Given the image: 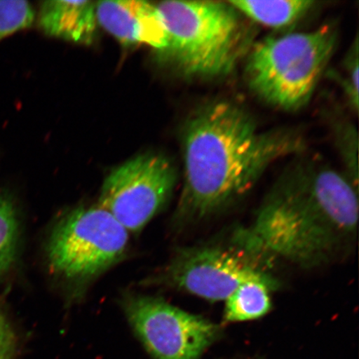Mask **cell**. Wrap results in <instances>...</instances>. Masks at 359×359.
Wrapping results in <instances>:
<instances>
[{"instance_id": "6da1fadb", "label": "cell", "mask_w": 359, "mask_h": 359, "mask_svg": "<svg viewBox=\"0 0 359 359\" xmlns=\"http://www.w3.org/2000/svg\"><path fill=\"white\" fill-rule=\"evenodd\" d=\"M304 147L298 133L262 131L234 102L201 107L184 129L185 172L175 222L182 226L219 212L252 189L276 161Z\"/></svg>"}, {"instance_id": "7a4b0ae2", "label": "cell", "mask_w": 359, "mask_h": 359, "mask_svg": "<svg viewBox=\"0 0 359 359\" xmlns=\"http://www.w3.org/2000/svg\"><path fill=\"white\" fill-rule=\"evenodd\" d=\"M358 221V188L346 175L299 164L279 179L236 240L254 254L318 267L352 246Z\"/></svg>"}, {"instance_id": "3957f363", "label": "cell", "mask_w": 359, "mask_h": 359, "mask_svg": "<svg viewBox=\"0 0 359 359\" xmlns=\"http://www.w3.org/2000/svg\"><path fill=\"white\" fill-rule=\"evenodd\" d=\"M167 32L161 55L187 77L230 74L243 48L240 17L228 2L165 1L156 4Z\"/></svg>"}, {"instance_id": "277c9868", "label": "cell", "mask_w": 359, "mask_h": 359, "mask_svg": "<svg viewBox=\"0 0 359 359\" xmlns=\"http://www.w3.org/2000/svg\"><path fill=\"white\" fill-rule=\"evenodd\" d=\"M336 43V31L327 26L264 39L255 45L247 60V83L269 104L299 110L311 101Z\"/></svg>"}, {"instance_id": "5b68a950", "label": "cell", "mask_w": 359, "mask_h": 359, "mask_svg": "<svg viewBox=\"0 0 359 359\" xmlns=\"http://www.w3.org/2000/svg\"><path fill=\"white\" fill-rule=\"evenodd\" d=\"M129 232L100 205L79 206L55 223L46 245L52 273L72 284H86L118 263Z\"/></svg>"}, {"instance_id": "8992f818", "label": "cell", "mask_w": 359, "mask_h": 359, "mask_svg": "<svg viewBox=\"0 0 359 359\" xmlns=\"http://www.w3.org/2000/svg\"><path fill=\"white\" fill-rule=\"evenodd\" d=\"M257 257L241 245L239 250L213 245L186 247L178 250L167 266L144 282L209 302H226L245 282L273 280L259 266Z\"/></svg>"}, {"instance_id": "52a82bcc", "label": "cell", "mask_w": 359, "mask_h": 359, "mask_svg": "<svg viewBox=\"0 0 359 359\" xmlns=\"http://www.w3.org/2000/svg\"><path fill=\"white\" fill-rule=\"evenodd\" d=\"M121 305L130 326L154 359H200L217 342L221 326L160 298L126 294Z\"/></svg>"}, {"instance_id": "ba28073f", "label": "cell", "mask_w": 359, "mask_h": 359, "mask_svg": "<svg viewBox=\"0 0 359 359\" xmlns=\"http://www.w3.org/2000/svg\"><path fill=\"white\" fill-rule=\"evenodd\" d=\"M176 183V168L167 157L138 155L106 177L98 205L128 232L137 233L167 205Z\"/></svg>"}, {"instance_id": "9c48e42d", "label": "cell", "mask_w": 359, "mask_h": 359, "mask_svg": "<svg viewBox=\"0 0 359 359\" xmlns=\"http://www.w3.org/2000/svg\"><path fill=\"white\" fill-rule=\"evenodd\" d=\"M97 25L123 46L147 44L163 52L168 44L163 19L155 4L136 0L96 3Z\"/></svg>"}, {"instance_id": "30bf717a", "label": "cell", "mask_w": 359, "mask_h": 359, "mask_svg": "<svg viewBox=\"0 0 359 359\" xmlns=\"http://www.w3.org/2000/svg\"><path fill=\"white\" fill-rule=\"evenodd\" d=\"M39 25L51 37L89 45L96 38V3L53 0L42 3Z\"/></svg>"}, {"instance_id": "8fae6325", "label": "cell", "mask_w": 359, "mask_h": 359, "mask_svg": "<svg viewBox=\"0 0 359 359\" xmlns=\"http://www.w3.org/2000/svg\"><path fill=\"white\" fill-rule=\"evenodd\" d=\"M276 281L251 280L244 283L233 292L226 302L224 320L236 323L258 320L271 311V292Z\"/></svg>"}, {"instance_id": "7c38bea8", "label": "cell", "mask_w": 359, "mask_h": 359, "mask_svg": "<svg viewBox=\"0 0 359 359\" xmlns=\"http://www.w3.org/2000/svg\"><path fill=\"white\" fill-rule=\"evenodd\" d=\"M227 2L238 13H243L258 24L275 29L284 28L302 19L316 3L312 0H231Z\"/></svg>"}, {"instance_id": "4fadbf2b", "label": "cell", "mask_w": 359, "mask_h": 359, "mask_svg": "<svg viewBox=\"0 0 359 359\" xmlns=\"http://www.w3.org/2000/svg\"><path fill=\"white\" fill-rule=\"evenodd\" d=\"M20 221L13 201L0 194V279L15 263L20 245Z\"/></svg>"}, {"instance_id": "5bb4252c", "label": "cell", "mask_w": 359, "mask_h": 359, "mask_svg": "<svg viewBox=\"0 0 359 359\" xmlns=\"http://www.w3.org/2000/svg\"><path fill=\"white\" fill-rule=\"evenodd\" d=\"M35 20L34 10L22 0H0V42L20 31L30 28Z\"/></svg>"}, {"instance_id": "9a60e30c", "label": "cell", "mask_w": 359, "mask_h": 359, "mask_svg": "<svg viewBox=\"0 0 359 359\" xmlns=\"http://www.w3.org/2000/svg\"><path fill=\"white\" fill-rule=\"evenodd\" d=\"M339 140L341 154L346 165V176L354 186L358 188V133L351 126L344 127Z\"/></svg>"}, {"instance_id": "2e32d148", "label": "cell", "mask_w": 359, "mask_h": 359, "mask_svg": "<svg viewBox=\"0 0 359 359\" xmlns=\"http://www.w3.org/2000/svg\"><path fill=\"white\" fill-rule=\"evenodd\" d=\"M346 80L344 81V87L353 109H358V40L355 41L346 57Z\"/></svg>"}, {"instance_id": "e0dca14e", "label": "cell", "mask_w": 359, "mask_h": 359, "mask_svg": "<svg viewBox=\"0 0 359 359\" xmlns=\"http://www.w3.org/2000/svg\"><path fill=\"white\" fill-rule=\"evenodd\" d=\"M17 350V337L8 318L0 311V359H13Z\"/></svg>"}]
</instances>
